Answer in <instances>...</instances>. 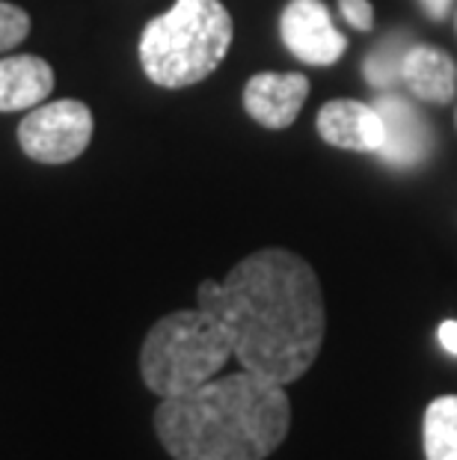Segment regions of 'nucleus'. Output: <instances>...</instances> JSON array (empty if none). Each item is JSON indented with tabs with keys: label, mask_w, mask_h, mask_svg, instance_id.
<instances>
[{
	"label": "nucleus",
	"mask_w": 457,
	"mask_h": 460,
	"mask_svg": "<svg viewBox=\"0 0 457 460\" xmlns=\"http://www.w3.org/2000/svg\"><path fill=\"white\" fill-rule=\"evenodd\" d=\"M407 51H410V39H407V33H392L389 39H383L363 63L365 81L372 84L377 93L395 90V86L401 84V68H404Z\"/></svg>",
	"instance_id": "obj_13"
},
{
	"label": "nucleus",
	"mask_w": 457,
	"mask_h": 460,
	"mask_svg": "<svg viewBox=\"0 0 457 460\" xmlns=\"http://www.w3.org/2000/svg\"><path fill=\"white\" fill-rule=\"evenodd\" d=\"M454 24H457V18H454Z\"/></svg>",
	"instance_id": "obj_19"
},
{
	"label": "nucleus",
	"mask_w": 457,
	"mask_h": 460,
	"mask_svg": "<svg viewBox=\"0 0 457 460\" xmlns=\"http://www.w3.org/2000/svg\"><path fill=\"white\" fill-rule=\"evenodd\" d=\"M321 140L347 152H381L383 146V119L374 104L336 99L318 111Z\"/></svg>",
	"instance_id": "obj_9"
},
{
	"label": "nucleus",
	"mask_w": 457,
	"mask_h": 460,
	"mask_svg": "<svg viewBox=\"0 0 457 460\" xmlns=\"http://www.w3.org/2000/svg\"><path fill=\"white\" fill-rule=\"evenodd\" d=\"M338 13H342V18L351 27H356V31H372L374 27V9L368 0H338Z\"/></svg>",
	"instance_id": "obj_15"
},
{
	"label": "nucleus",
	"mask_w": 457,
	"mask_h": 460,
	"mask_svg": "<svg viewBox=\"0 0 457 460\" xmlns=\"http://www.w3.org/2000/svg\"><path fill=\"white\" fill-rule=\"evenodd\" d=\"M374 107L383 119V146L377 158L395 170L425 164L434 149V131L419 107L392 90L377 95Z\"/></svg>",
	"instance_id": "obj_7"
},
{
	"label": "nucleus",
	"mask_w": 457,
	"mask_h": 460,
	"mask_svg": "<svg viewBox=\"0 0 457 460\" xmlns=\"http://www.w3.org/2000/svg\"><path fill=\"white\" fill-rule=\"evenodd\" d=\"M422 443L427 460H457V395H440L427 404Z\"/></svg>",
	"instance_id": "obj_12"
},
{
	"label": "nucleus",
	"mask_w": 457,
	"mask_h": 460,
	"mask_svg": "<svg viewBox=\"0 0 457 460\" xmlns=\"http://www.w3.org/2000/svg\"><path fill=\"white\" fill-rule=\"evenodd\" d=\"M232 15L220 0H176L140 36V63L152 84L181 90L206 81L226 60Z\"/></svg>",
	"instance_id": "obj_3"
},
{
	"label": "nucleus",
	"mask_w": 457,
	"mask_h": 460,
	"mask_svg": "<svg viewBox=\"0 0 457 460\" xmlns=\"http://www.w3.org/2000/svg\"><path fill=\"white\" fill-rule=\"evenodd\" d=\"M232 357V336L217 315L199 306L179 309L149 330L140 348V375L149 393L176 398L214 380Z\"/></svg>",
	"instance_id": "obj_4"
},
{
	"label": "nucleus",
	"mask_w": 457,
	"mask_h": 460,
	"mask_svg": "<svg viewBox=\"0 0 457 460\" xmlns=\"http://www.w3.org/2000/svg\"><path fill=\"white\" fill-rule=\"evenodd\" d=\"M454 128H457V113H454Z\"/></svg>",
	"instance_id": "obj_18"
},
{
	"label": "nucleus",
	"mask_w": 457,
	"mask_h": 460,
	"mask_svg": "<svg viewBox=\"0 0 457 460\" xmlns=\"http://www.w3.org/2000/svg\"><path fill=\"white\" fill-rule=\"evenodd\" d=\"M27 33H31V15L22 6L0 0V51L22 45Z\"/></svg>",
	"instance_id": "obj_14"
},
{
	"label": "nucleus",
	"mask_w": 457,
	"mask_h": 460,
	"mask_svg": "<svg viewBox=\"0 0 457 460\" xmlns=\"http://www.w3.org/2000/svg\"><path fill=\"white\" fill-rule=\"evenodd\" d=\"M436 339L452 357H457V321H443L440 330H436Z\"/></svg>",
	"instance_id": "obj_16"
},
{
	"label": "nucleus",
	"mask_w": 457,
	"mask_h": 460,
	"mask_svg": "<svg viewBox=\"0 0 457 460\" xmlns=\"http://www.w3.org/2000/svg\"><path fill=\"white\" fill-rule=\"evenodd\" d=\"M282 45L306 66H333L347 51L345 33L330 18V9L321 0H291L279 18Z\"/></svg>",
	"instance_id": "obj_6"
},
{
	"label": "nucleus",
	"mask_w": 457,
	"mask_h": 460,
	"mask_svg": "<svg viewBox=\"0 0 457 460\" xmlns=\"http://www.w3.org/2000/svg\"><path fill=\"white\" fill-rule=\"evenodd\" d=\"M92 140V111L83 102L60 99L33 107L18 125V143L39 164H69Z\"/></svg>",
	"instance_id": "obj_5"
},
{
	"label": "nucleus",
	"mask_w": 457,
	"mask_h": 460,
	"mask_svg": "<svg viewBox=\"0 0 457 460\" xmlns=\"http://www.w3.org/2000/svg\"><path fill=\"white\" fill-rule=\"evenodd\" d=\"M306 99H309V81L300 72H288V75L261 72L252 75L244 86V111L261 128L270 131H282L288 125H294Z\"/></svg>",
	"instance_id": "obj_8"
},
{
	"label": "nucleus",
	"mask_w": 457,
	"mask_h": 460,
	"mask_svg": "<svg viewBox=\"0 0 457 460\" xmlns=\"http://www.w3.org/2000/svg\"><path fill=\"white\" fill-rule=\"evenodd\" d=\"M291 428L286 386L241 368L193 393L161 398L154 434L172 460H265Z\"/></svg>",
	"instance_id": "obj_2"
},
{
	"label": "nucleus",
	"mask_w": 457,
	"mask_h": 460,
	"mask_svg": "<svg viewBox=\"0 0 457 460\" xmlns=\"http://www.w3.org/2000/svg\"><path fill=\"white\" fill-rule=\"evenodd\" d=\"M401 84L419 102L449 104L457 95V66L445 51L434 45H410L404 57Z\"/></svg>",
	"instance_id": "obj_10"
},
{
	"label": "nucleus",
	"mask_w": 457,
	"mask_h": 460,
	"mask_svg": "<svg viewBox=\"0 0 457 460\" xmlns=\"http://www.w3.org/2000/svg\"><path fill=\"white\" fill-rule=\"evenodd\" d=\"M197 306L223 321L241 368L294 384L321 354L327 312L312 264L291 250H259L241 259L223 282L206 279Z\"/></svg>",
	"instance_id": "obj_1"
},
{
	"label": "nucleus",
	"mask_w": 457,
	"mask_h": 460,
	"mask_svg": "<svg viewBox=\"0 0 457 460\" xmlns=\"http://www.w3.org/2000/svg\"><path fill=\"white\" fill-rule=\"evenodd\" d=\"M419 4H422L425 13L434 18V22H443V18L454 9V0H419Z\"/></svg>",
	"instance_id": "obj_17"
},
{
	"label": "nucleus",
	"mask_w": 457,
	"mask_h": 460,
	"mask_svg": "<svg viewBox=\"0 0 457 460\" xmlns=\"http://www.w3.org/2000/svg\"><path fill=\"white\" fill-rule=\"evenodd\" d=\"M54 90V68L42 57L18 54L0 60V113L33 111Z\"/></svg>",
	"instance_id": "obj_11"
}]
</instances>
